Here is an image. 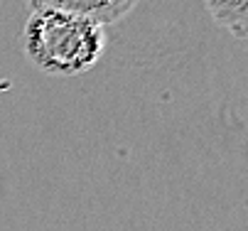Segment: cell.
Returning a JSON list of instances; mask_svg holds the SVG:
<instances>
[{"label":"cell","mask_w":248,"mask_h":231,"mask_svg":"<svg viewBox=\"0 0 248 231\" xmlns=\"http://www.w3.org/2000/svg\"><path fill=\"white\" fill-rule=\"evenodd\" d=\"M106 45V27L64 10H32L22 30L25 57L40 72L52 77H77L89 72L101 62Z\"/></svg>","instance_id":"6da1fadb"},{"label":"cell","mask_w":248,"mask_h":231,"mask_svg":"<svg viewBox=\"0 0 248 231\" xmlns=\"http://www.w3.org/2000/svg\"><path fill=\"white\" fill-rule=\"evenodd\" d=\"M25 3L30 5V10H37V8L64 10V13L86 17L101 27H108L128 17L140 0H25Z\"/></svg>","instance_id":"7a4b0ae2"},{"label":"cell","mask_w":248,"mask_h":231,"mask_svg":"<svg viewBox=\"0 0 248 231\" xmlns=\"http://www.w3.org/2000/svg\"><path fill=\"white\" fill-rule=\"evenodd\" d=\"M211 20L238 40H248V0H204Z\"/></svg>","instance_id":"3957f363"}]
</instances>
